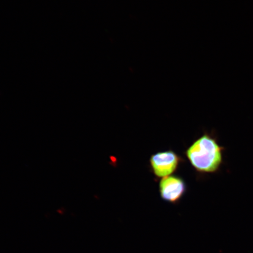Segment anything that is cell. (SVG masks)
<instances>
[{"mask_svg": "<svg viewBox=\"0 0 253 253\" xmlns=\"http://www.w3.org/2000/svg\"><path fill=\"white\" fill-rule=\"evenodd\" d=\"M224 150L216 136L206 132L188 148L186 155L197 171L211 173L217 172L222 165Z\"/></svg>", "mask_w": 253, "mask_h": 253, "instance_id": "cell-1", "label": "cell"}, {"mask_svg": "<svg viewBox=\"0 0 253 253\" xmlns=\"http://www.w3.org/2000/svg\"><path fill=\"white\" fill-rule=\"evenodd\" d=\"M180 158L172 151L161 152L153 155L150 158L152 169L157 176H169L177 169Z\"/></svg>", "mask_w": 253, "mask_h": 253, "instance_id": "cell-2", "label": "cell"}, {"mask_svg": "<svg viewBox=\"0 0 253 253\" xmlns=\"http://www.w3.org/2000/svg\"><path fill=\"white\" fill-rule=\"evenodd\" d=\"M186 185L180 177L169 176L164 177L160 183V192L163 200L176 203L185 194Z\"/></svg>", "mask_w": 253, "mask_h": 253, "instance_id": "cell-3", "label": "cell"}]
</instances>
